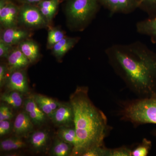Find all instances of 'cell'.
Listing matches in <instances>:
<instances>
[{
    "instance_id": "obj_1",
    "label": "cell",
    "mask_w": 156,
    "mask_h": 156,
    "mask_svg": "<svg viewBox=\"0 0 156 156\" xmlns=\"http://www.w3.org/2000/svg\"><path fill=\"white\" fill-rule=\"evenodd\" d=\"M105 53L116 74L138 98L156 94V52L136 41L111 45Z\"/></svg>"
},
{
    "instance_id": "obj_2",
    "label": "cell",
    "mask_w": 156,
    "mask_h": 156,
    "mask_svg": "<svg viewBox=\"0 0 156 156\" xmlns=\"http://www.w3.org/2000/svg\"><path fill=\"white\" fill-rule=\"evenodd\" d=\"M74 112V126L77 144L72 156H83L92 149L105 146L110 130L106 116L89 98V88L77 87L70 96Z\"/></svg>"
},
{
    "instance_id": "obj_3",
    "label": "cell",
    "mask_w": 156,
    "mask_h": 156,
    "mask_svg": "<svg viewBox=\"0 0 156 156\" xmlns=\"http://www.w3.org/2000/svg\"><path fill=\"white\" fill-rule=\"evenodd\" d=\"M118 115L121 121L131 123L135 128L145 124H156V94L119 102Z\"/></svg>"
},
{
    "instance_id": "obj_4",
    "label": "cell",
    "mask_w": 156,
    "mask_h": 156,
    "mask_svg": "<svg viewBox=\"0 0 156 156\" xmlns=\"http://www.w3.org/2000/svg\"><path fill=\"white\" fill-rule=\"evenodd\" d=\"M101 5L98 0H68L66 14L74 30L82 31L95 17Z\"/></svg>"
},
{
    "instance_id": "obj_5",
    "label": "cell",
    "mask_w": 156,
    "mask_h": 156,
    "mask_svg": "<svg viewBox=\"0 0 156 156\" xmlns=\"http://www.w3.org/2000/svg\"><path fill=\"white\" fill-rule=\"evenodd\" d=\"M18 23L29 28L47 27L49 23L38 7L30 4H23L20 7Z\"/></svg>"
},
{
    "instance_id": "obj_6",
    "label": "cell",
    "mask_w": 156,
    "mask_h": 156,
    "mask_svg": "<svg viewBox=\"0 0 156 156\" xmlns=\"http://www.w3.org/2000/svg\"><path fill=\"white\" fill-rule=\"evenodd\" d=\"M20 8L6 0L0 2V23L4 28L15 27L18 23Z\"/></svg>"
},
{
    "instance_id": "obj_7",
    "label": "cell",
    "mask_w": 156,
    "mask_h": 156,
    "mask_svg": "<svg viewBox=\"0 0 156 156\" xmlns=\"http://www.w3.org/2000/svg\"><path fill=\"white\" fill-rule=\"evenodd\" d=\"M111 15L120 14H128L138 9L136 0H98Z\"/></svg>"
},
{
    "instance_id": "obj_8",
    "label": "cell",
    "mask_w": 156,
    "mask_h": 156,
    "mask_svg": "<svg viewBox=\"0 0 156 156\" xmlns=\"http://www.w3.org/2000/svg\"><path fill=\"white\" fill-rule=\"evenodd\" d=\"M74 112L71 103H62L54 112L50 119L58 127L74 126Z\"/></svg>"
},
{
    "instance_id": "obj_9",
    "label": "cell",
    "mask_w": 156,
    "mask_h": 156,
    "mask_svg": "<svg viewBox=\"0 0 156 156\" xmlns=\"http://www.w3.org/2000/svg\"><path fill=\"white\" fill-rule=\"evenodd\" d=\"M6 86L9 91H16L21 94H26L29 91L27 78L23 69L10 73L6 81Z\"/></svg>"
},
{
    "instance_id": "obj_10",
    "label": "cell",
    "mask_w": 156,
    "mask_h": 156,
    "mask_svg": "<svg viewBox=\"0 0 156 156\" xmlns=\"http://www.w3.org/2000/svg\"><path fill=\"white\" fill-rule=\"evenodd\" d=\"M34 124L25 111L18 114L14 120L13 131L16 136L26 137L32 132Z\"/></svg>"
},
{
    "instance_id": "obj_11",
    "label": "cell",
    "mask_w": 156,
    "mask_h": 156,
    "mask_svg": "<svg viewBox=\"0 0 156 156\" xmlns=\"http://www.w3.org/2000/svg\"><path fill=\"white\" fill-rule=\"evenodd\" d=\"M24 111L27 114L32 122L36 126H41L46 120V115L36 102L34 95L27 98L23 101Z\"/></svg>"
},
{
    "instance_id": "obj_12",
    "label": "cell",
    "mask_w": 156,
    "mask_h": 156,
    "mask_svg": "<svg viewBox=\"0 0 156 156\" xmlns=\"http://www.w3.org/2000/svg\"><path fill=\"white\" fill-rule=\"evenodd\" d=\"M29 36V33L27 30L15 27L4 29L1 32L0 41L13 46L20 44Z\"/></svg>"
},
{
    "instance_id": "obj_13",
    "label": "cell",
    "mask_w": 156,
    "mask_h": 156,
    "mask_svg": "<svg viewBox=\"0 0 156 156\" xmlns=\"http://www.w3.org/2000/svg\"><path fill=\"white\" fill-rule=\"evenodd\" d=\"M7 59L8 69L10 73L14 71L23 69L27 67L30 63L18 47L13 49Z\"/></svg>"
},
{
    "instance_id": "obj_14",
    "label": "cell",
    "mask_w": 156,
    "mask_h": 156,
    "mask_svg": "<svg viewBox=\"0 0 156 156\" xmlns=\"http://www.w3.org/2000/svg\"><path fill=\"white\" fill-rule=\"evenodd\" d=\"M135 27L137 33L147 37L152 43L156 44V17H148L138 21Z\"/></svg>"
},
{
    "instance_id": "obj_15",
    "label": "cell",
    "mask_w": 156,
    "mask_h": 156,
    "mask_svg": "<svg viewBox=\"0 0 156 156\" xmlns=\"http://www.w3.org/2000/svg\"><path fill=\"white\" fill-rule=\"evenodd\" d=\"M34 97L39 107L50 118L62 104L57 100L41 94H35Z\"/></svg>"
},
{
    "instance_id": "obj_16",
    "label": "cell",
    "mask_w": 156,
    "mask_h": 156,
    "mask_svg": "<svg viewBox=\"0 0 156 156\" xmlns=\"http://www.w3.org/2000/svg\"><path fill=\"white\" fill-rule=\"evenodd\" d=\"M49 134L47 131L38 130L32 132L29 137L30 145L36 151L44 150L48 145Z\"/></svg>"
},
{
    "instance_id": "obj_17",
    "label": "cell",
    "mask_w": 156,
    "mask_h": 156,
    "mask_svg": "<svg viewBox=\"0 0 156 156\" xmlns=\"http://www.w3.org/2000/svg\"><path fill=\"white\" fill-rule=\"evenodd\" d=\"M79 40V38L65 37L52 48L53 54L57 58H62L78 43Z\"/></svg>"
},
{
    "instance_id": "obj_18",
    "label": "cell",
    "mask_w": 156,
    "mask_h": 156,
    "mask_svg": "<svg viewBox=\"0 0 156 156\" xmlns=\"http://www.w3.org/2000/svg\"><path fill=\"white\" fill-rule=\"evenodd\" d=\"M18 48L30 62L35 61L39 57V46L32 40L26 39L19 44Z\"/></svg>"
},
{
    "instance_id": "obj_19",
    "label": "cell",
    "mask_w": 156,
    "mask_h": 156,
    "mask_svg": "<svg viewBox=\"0 0 156 156\" xmlns=\"http://www.w3.org/2000/svg\"><path fill=\"white\" fill-rule=\"evenodd\" d=\"M59 0H43L38 3V6L48 23L51 22L59 4Z\"/></svg>"
},
{
    "instance_id": "obj_20",
    "label": "cell",
    "mask_w": 156,
    "mask_h": 156,
    "mask_svg": "<svg viewBox=\"0 0 156 156\" xmlns=\"http://www.w3.org/2000/svg\"><path fill=\"white\" fill-rule=\"evenodd\" d=\"M74 146L58 138L55 140L50 152L53 156H72Z\"/></svg>"
},
{
    "instance_id": "obj_21",
    "label": "cell",
    "mask_w": 156,
    "mask_h": 156,
    "mask_svg": "<svg viewBox=\"0 0 156 156\" xmlns=\"http://www.w3.org/2000/svg\"><path fill=\"white\" fill-rule=\"evenodd\" d=\"M26 146V144L22 137L17 136L7 138L0 143L1 150L4 152L18 150L25 148Z\"/></svg>"
},
{
    "instance_id": "obj_22",
    "label": "cell",
    "mask_w": 156,
    "mask_h": 156,
    "mask_svg": "<svg viewBox=\"0 0 156 156\" xmlns=\"http://www.w3.org/2000/svg\"><path fill=\"white\" fill-rule=\"evenodd\" d=\"M1 100L11 107L20 108L23 103L22 94L16 91H9L1 95Z\"/></svg>"
},
{
    "instance_id": "obj_23",
    "label": "cell",
    "mask_w": 156,
    "mask_h": 156,
    "mask_svg": "<svg viewBox=\"0 0 156 156\" xmlns=\"http://www.w3.org/2000/svg\"><path fill=\"white\" fill-rule=\"evenodd\" d=\"M57 135L62 140L73 146L74 148L76 147L77 139L74 126L60 127L57 132Z\"/></svg>"
},
{
    "instance_id": "obj_24",
    "label": "cell",
    "mask_w": 156,
    "mask_h": 156,
    "mask_svg": "<svg viewBox=\"0 0 156 156\" xmlns=\"http://www.w3.org/2000/svg\"><path fill=\"white\" fill-rule=\"evenodd\" d=\"M138 9L144 12L148 17H156V0H136Z\"/></svg>"
},
{
    "instance_id": "obj_25",
    "label": "cell",
    "mask_w": 156,
    "mask_h": 156,
    "mask_svg": "<svg viewBox=\"0 0 156 156\" xmlns=\"http://www.w3.org/2000/svg\"><path fill=\"white\" fill-rule=\"evenodd\" d=\"M65 37L64 33L57 28L50 29L48 33L47 47L52 49L53 46Z\"/></svg>"
},
{
    "instance_id": "obj_26",
    "label": "cell",
    "mask_w": 156,
    "mask_h": 156,
    "mask_svg": "<svg viewBox=\"0 0 156 156\" xmlns=\"http://www.w3.org/2000/svg\"><path fill=\"white\" fill-rule=\"evenodd\" d=\"M152 144L149 140L144 138L142 141L131 152L132 156H146L151 149Z\"/></svg>"
},
{
    "instance_id": "obj_27",
    "label": "cell",
    "mask_w": 156,
    "mask_h": 156,
    "mask_svg": "<svg viewBox=\"0 0 156 156\" xmlns=\"http://www.w3.org/2000/svg\"><path fill=\"white\" fill-rule=\"evenodd\" d=\"M131 152L130 148L123 146L115 148H108L107 156H131Z\"/></svg>"
},
{
    "instance_id": "obj_28",
    "label": "cell",
    "mask_w": 156,
    "mask_h": 156,
    "mask_svg": "<svg viewBox=\"0 0 156 156\" xmlns=\"http://www.w3.org/2000/svg\"><path fill=\"white\" fill-rule=\"evenodd\" d=\"M13 117V112L10 108L5 105H1L0 106V121L11 120Z\"/></svg>"
},
{
    "instance_id": "obj_29",
    "label": "cell",
    "mask_w": 156,
    "mask_h": 156,
    "mask_svg": "<svg viewBox=\"0 0 156 156\" xmlns=\"http://www.w3.org/2000/svg\"><path fill=\"white\" fill-rule=\"evenodd\" d=\"M107 150L105 146L94 148L85 153L83 156H107Z\"/></svg>"
},
{
    "instance_id": "obj_30",
    "label": "cell",
    "mask_w": 156,
    "mask_h": 156,
    "mask_svg": "<svg viewBox=\"0 0 156 156\" xmlns=\"http://www.w3.org/2000/svg\"><path fill=\"white\" fill-rule=\"evenodd\" d=\"M12 129V125L10 120L0 121V136L2 137L9 134Z\"/></svg>"
},
{
    "instance_id": "obj_31",
    "label": "cell",
    "mask_w": 156,
    "mask_h": 156,
    "mask_svg": "<svg viewBox=\"0 0 156 156\" xmlns=\"http://www.w3.org/2000/svg\"><path fill=\"white\" fill-rule=\"evenodd\" d=\"M12 46L0 41V57L2 58H8L11 51L13 50Z\"/></svg>"
},
{
    "instance_id": "obj_32",
    "label": "cell",
    "mask_w": 156,
    "mask_h": 156,
    "mask_svg": "<svg viewBox=\"0 0 156 156\" xmlns=\"http://www.w3.org/2000/svg\"><path fill=\"white\" fill-rule=\"evenodd\" d=\"M9 72L8 66L3 64L0 65V86L2 87L7 80V73Z\"/></svg>"
},
{
    "instance_id": "obj_33",
    "label": "cell",
    "mask_w": 156,
    "mask_h": 156,
    "mask_svg": "<svg viewBox=\"0 0 156 156\" xmlns=\"http://www.w3.org/2000/svg\"><path fill=\"white\" fill-rule=\"evenodd\" d=\"M19 1L23 3V4L33 5V4H35V3H39L43 0H19Z\"/></svg>"
},
{
    "instance_id": "obj_34",
    "label": "cell",
    "mask_w": 156,
    "mask_h": 156,
    "mask_svg": "<svg viewBox=\"0 0 156 156\" xmlns=\"http://www.w3.org/2000/svg\"><path fill=\"white\" fill-rule=\"evenodd\" d=\"M154 135H155L156 136V130L154 131Z\"/></svg>"
}]
</instances>
